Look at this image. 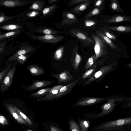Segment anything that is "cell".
<instances>
[{"instance_id":"cell-40","label":"cell","mask_w":131,"mask_h":131,"mask_svg":"<svg viewBox=\"0 0 131 131\" xmlns=\"http://www.w3.org/2000/svg\"><path fill=\"white\" fill-rule=\"evenodd\" d=\"M11 64L10 63L6 67L3 71L0 72V83H1L2 79L5 73L11 67Z\"/></svg>"},{"instance_id":"cell-8","label":"cell","mask_w":131,"mask_h":131,"mask_svg":"<svg viewBox=\"0 0 131 131\" xmlns=\"http://www.w3.org/2000/svg\"><path fill=\"white\" fill-rule=\"evenodd\" d=\"M32 37L34 39L45 42L55 43L61 41L64 36L54 35H46L39 36H33Z\"/></svg>"},{"instance_id":"cell-11","label":"cell","mask_w":131,"mask_h":131,"mask_svg":"<svg viewBox=\"0 0 131 131\" xmlns=\"http://www.w3.org/2000/svg\"><path fill=\"white\" fill-rule=\"evenodd\" d=\"M32 83L30 85L27 86L26 90L30 91L35 90L40 88H44L54 83V81L34 80H31Z\"/></svg>"},{"instance_id":"cell-14","label":"cell","mask_w":131,"mask_h":131,"mask_svg":"<svg viewBox=\"0 0 131 131\" xmlns=\"http://www.w3.org/2000/svg\"><path fill=\"white\" fill-rule=\"evenodd\" d=\"M34 48L28 45L23 46L19 50L10 57L7 60V61H11L16 60L17 58L19 56L26 54L27 53L32 51Z\"/></svg>"},{"instance_id":"cell-36","label":"cell","mask_w":131,"mask_h":131,"mask_svg":"<svg viewBox=\"0 0 131 131\" xmlns=\"http://www.w3.org/2000/svg\"><path fill=\"white\" fill-rule=\"evenodd\" d=\"M14 108L20 114L21 116L25 120V121L30 125H31L32 122L23 113L21 112L18 108L15 106H13Z\"/></svg>"},{"instance_id":"cell-24","label":"cell","mask_w":131,"mask_h":131,"mask_svg":"<svg viewBox=\"0 0 131 131\" xmlns=\"http://www.w3.org/2000/svg\"><path fill=\"white\" fill-rule=\"evenodd\" d=\"M64 50L63 46H62L58 49L55 51L53 58L55 60L60 61L62 59Z\"/></svg>"},{"instance_id":"cell-52","label":"cell","mask_w":131,"mask_h":131,"mask_svg":"<svg viewBox=\"0 0 131 131\" xmlns=\"http://www.w3.org/2000/svg\"><path fill=\"white\" fill-rule=\"evenodd\" d=\"M28 131H32L31 130H29Z\"/></svg>"},{"instance_id":"cell-42","label":"cell","mask_w":131,"mask_h":131,"mask_svg":"<svg viewBox=\"0 0 131 131\" xmlns=\"http://www.w3.org/2000/svg\"><path fill=\"white\" fill-rule=\"evenodd\" d=\"M123 107L124 108H129L131 107V99L125 100L122 103Z\"/></svg>"},{"instance_id":"cell-20","label":"cell","mask_w":131,"mask_h":131,"mask_svg":"<svg viewBox=\"0 0 131 131\" xmlns=\"http://www.w3.org/2000/svg\"><path fill=\"white\" fill-rule=\"evenodd\" d=\"M52 88L51 87L41 89L37 92L32 93L29 96L31 98H36L46 96Z\"/></svg>"},{"instance_id":"cell-15","label":"cell","mask_w":131,"mask_h":131,"mask_svg":"<svg viewBox=\"0 0 131 131\" xmlns=\"http://www.w3.org/2000/svg\"><path fill=\"white\" fill-rule=\"evenodd\" d=\"M63 19L61 22L62 25H70L77 22L78 20L73 14L65 12L63 14Z\"/></svg>"},{"instance_id":"cell-27","label":"cell","mask_w":131,"mask_h":131,"mask_svg":"<svg viewBox=\"0 0 131 131\" xmlns=\"http://www.w3.org/2000/svg\"><path fill=\"white\" fill-rule=\"evenodd\" d=\"M37 32L42 33L46 35H54L58 33L56 30L48 28L40 29H37Z\"/></svg>"},{"instance_id":"cell-51","label":"cell","mask_w":131,"mask_h":131,"mask_svg":"<svg viewBox=\"0 0 131 131\" xmlns=\"http://www.w3.org/2000/svg\"><path fill=\"white\" fill-rule=\"evenodd\" d=\"M128 113H131V111L129 112Z\"/></svg>"},{"instance_id":"cell-12","label":"cell","mask_w":131,"mask_h":131,"mask_svg":"<svg viewBox=\"0 0 131 131\" xmlns=\"http://www.w3.org/2000/svg\"><path fill=\"white\" fill-rule=\"evenodd\" d=\"M63 86V85H59L53 87L46 96L38 99V101H48L53 100L54 97L59 92L60 89Z\"/></svg>"},{"instance_id":"cell-39","label":"cell","mask_w":131,"mask_h":131,"mask_svg":"<svg viewBox=\"0 0 131 131\" xmlns=\"http://www.w3.org/2000/svg\"><path fill=\"white\" fill-rule=\"evenodd\" d=\"M95 21L90 19H86L84 21V24L86 27H89L93 26L96 24Z\"/></svg>"},{"instance_id":"cell-7","label":"cell","mask_w":131,"mask_h":131,"mask_svg":"<svg viewBox=\"0 0 131 131\" xmlns=\"http://www.w3.org/2000/svg\"><path fill=\"white\" fill-rule=\"evenodd\" d=\"M16 69V67L14 66L8 70L2 83L1 86V90L2 91L7 90L9 88L12 81Z\"/></svg>"},{"instance_id":"cell-37","label":"cell","mask_w":131,"mask_h":131,"mask_svg":"<svg viewBox=\"0 0 131 131\" xmlns=\"http://www.w3.org/2000/svg\"><path fill=\"white\" fill-rule=\"evenodd\" d=\"M100 12L99 9L95 8L93 9L91 12L87 14L84 17L85 19L87 18L93 16L98 14Z\"/></svg>"},{"instance_id":"cell-29","label":"cell","mask_w":131,"mask_h":131,"mask_svg":"<svg viewBox=\"0 0 131 131\" xmlns=\"http://www.w3.org/2000/svg\"><path fill=\"white\" fill-rule=\"evenodd\" d=\"M96 69V68H91L84 73L81 76V79L84 80L87 78H89L94 73Z\"/></svg>"},{"instance_id":"cell-38","label":"cell","mask_w":131,"mask_h":131,"mask_svg":"<svg viewBox=\"0 0 131 131\" xmlns=\"http://www.w3.org/2000/svg\"><path fill=\"white\" fill-rule=\"evenodd\" d=\"M56 7V5H54L45 8L42 11L43 15H45L51 12Z\"/></svg>"},{"instance_id":"cell-3","label":"cell","mask_w":131,"mask_h":131,"mask_svg":"<svg viewBox=\"0 0 131 131\" xmlns=\"http://www.w3.org/2000/svg\"><path fill=\"white\" fill-rule=\"evenodd\" d=\"M91 36L95 42L94 49L96 62L99 58L104 57L107 54V46L105 42L98 35L93 34Z\"/></svg>"},{"instance_id":"cell-10","label":"cell","mask_w":131,"mask_h":131,"mask_svg":"<svg viewBox=\"0 0 131 131\" xmlns=\"http://www.w3.org/2000/svg\"><path fill=\"white\" fill-rule=\"evenodd\" d=\"M50 75L56 79L58 84L66 83L68 84L73 77V75L67 70L58 74H51Z\"/></svg>"},{"instance_id":"cell-6","label":"cell","mask_w":131,"mask_h":131,"mask_svg":"<svg viewBox=\"0 0 131 131\" xmlns=\"http://www.w3.org/2000/svg\"><path fill=\"white\" fill-rule=\"evenodd\" d=\"M131 124V117L107 122L99 125L97 129H105Z\"/></svg>"},{"instance_id":"cell-1","label":"cell","mask_w":131,"mask_h":131,"mask_svg":"<svg viewBox=\"0 0 131 131\" xmlns=\"http://www.w3.org/2000/svg\"><path fill=\"white\" fill-rule=\"evenodd\" d=\"M131 99V97L118 95L108 96L106 103L100 107L102 111L95 115L96 117H99L111 113L115 106L124 101Z\"/></svg>"},{"instance_id":"cell-33","label":"cell","mask_w":131,"mask_h":131,"mask_svg":"<svg viewBox=\"0 0 131 131\" xmlns=\"http://www.w3.org/2000/svg\"><path fill=\"white\" fill-rule=\"evenodd\" d=\"M69 125L71 131H80L78 125L74 120L70 121Z\"/></svg>"},{"instance_id":"cell-31","label":"cell","mask_w":131,"mask_h":131,"mask_svg":"<svg viewBox=\"0 0 131 131\" xmlns=\"http://www.w3.org/2000/svg\"><path fill=\"white\" fill-rule=\"evenodd\" d=\"M111 6L113 10L120 13L122 12V9L116 0H114L112 1Z\"/></svg>"},{"instance_id":"cell-23","label":"cell","mask_w":131,"mask_h":131,"mask_svg":"<svg viewBox=\"0 0 131 131\" xmlns=\"http://www.w3.org/2000/svg\"><path fill=\"white\" fill-rule=\"evenodd\" d=\"M109 28L113 30L122 32H131V26H111Z\"/></svg>"},{"instance_id":"cell-30","label":"cell","mask_w":131,"mask_h":131,"mask_svg":"<svg viewBox=\"0 0 131 131\" xmlns=\"http://www.w3.org/2000/svg\"><path fill=\"white\" fill-rule=\"evenodd\" d=\"M21 27V26L20 25L14 24L5 25L1 27L2 29L10 30L19 29Z\"/></svg>"},{"instance_id":"cell-44","label":"cell","mask_w":131,"mask_h":131,"mask_svg":"<svg viewBox=\"0 0 131 131\" xmlns=\"http://www.w3.org/2000/svg\"><path fill=\"white\" fill-rule=\"evenodd\" d=\"M12 17H6L4 15L1 14L0 16V23H2L7 20L11 19Z\"/></svg>"},{"instance_id":"cell-49","label":"cell","mask_w":131,"mask_h":131,"mask_svg":"<svg viewBox=\"0 0 131 131\" xmlns=\"http://www.w3.org/2000/svg\"><path fill=\"white\" fill-rule=\"evenodd\" d=\"M125 67L128 68H131V62L125 65Z\"/></svg>"},{"instance_id":"cell-46","label":"cell","mask_w":131,"mask_h":131,"mask_svg":"<svg viewBox=\"0 0 131 131\" xmlns=\"http://www.w3.org/2000/svg\"><path fill=\"white\" fill-rule=\"evenodd\" d=\"M38 13V12L34 11L29 13L27 15L29 17H32L37 15Z\"/></svg>"},{"instance_id":"cell-4","label":"cell","mask_w":131,"mask_h":131,"mask_svg":"<svg viewBox=\"0 0 131 131\" xmlns=\"http://www.w3.org/2000/svg\"><path fill=\"white\" fill-rule=\"evenodd\" d=\"M108 96L105 97H83L79 98L74 103L77 106L92 105L106 101Z\"/></svg>"},{"instance_id":"cell-50","label":"cell","mask_w":131,"mask_h":131,"mask_svg":"<svg viewBox=\"0 0 131 131\" xmlns=\"http://www.w3.org/2000/svg\"><path fill=\"white\" fill-rule=\"evenodd\" d=\"M58 0H50L49 1V3H52L57 1Z\"/></svg>"},{"instance_id":"cell-19","label":"cell","mask_w":131,"mask_h":131,"mask_svg":"<svg viewBox=\"0 0 131 131\" xmlns=\"http://www.w3.org/2000/svg\"><path fill=\"white\" fill-rule=\"evenodd\" d=\"M6 106L10 112L18 122L22 124H26V122L13 106L8 104Z\"/></svg>"},{"instance_id":"cell-25","label":"cell","mask_w":131,"mask_h":131,"mask_svg":"<svg viewBox=\"0 0 131 131\" xmlns=\"http://www.w3.org/2000/svg\"><path fill=\"white\" fill-rule=\"evenodd\" d=\"M95 55H93L89 58L85 64L84 67L85 71L90 69L92 66L96 62Z\"/></svg>"},{"instance_id":"cell-43","label":"cell","mask_w":131,"mask_h":131,"mask_svg":"<svg viewBox=\"0 0 131 131\" xmlns=\"http://www.w3.org/2000/svg\"><path fill=\"white\" fill-rule=\"evenodd\" d=\"M90 0H73L70 2V4H75L81 3H84L90 1Z\"/></svg>"},{"instance_id":"cell-34","label":"cell","mask_w":131,"mask_h":131,"mask_svg":"<svg viewBox=\"0 0 131 131\" xmlns=\"http://www.w3.org/2000/svg\"><path fill=\"white\" fill-rule=\"evenodd\" d=\"M29 55H22L18 56L16 60L20 64H24L26 61L29 57Z\"/></svg>"},{"instance_id":"cell-26","label":"cell","mask_w":131,"mask_h":131,"mask_svg":"<svg viewBox=\"0 0 131 131\" xmlns=\"http://www.w3.org/2000/svg\"><path fill=\"white\" fill-rule=\"evenodd\" d=\"M101 29V30H99L110 39L113 40L116 39L115 35L104 27L102 28Z\"/></svg>"},{"instance_id":"cell-18","label":"cell","mask_w":131,"mask_h":131,"mask_svg":"<svg viewBox=\"0 0 131 131\" xmlns=\"http://www.w3.org/2000/svg\"><path fill=\"white\" fill-rule=\"evenodd\" d=\"M26 2L20 0H4L1 1V5L7 7H13L20 6L24 5Z\"/></svg>"},{"instance_id":"cell-35","label":"cell","mask_w":131,"mask_h":131,"mask_svg":"<svg viewBox=\"0 0 131 131\" xmlns=\"http://www.w3.org/2000/svg\"><path fill=\"white\" fill-rule=\"evenodd\" d=\"M41 2L40 1H37L33 3L30 7L31 9H34L40 10H42V5H41Z\"/></svg>"},{"instance_id":"cell-48","label":"cell","mask_w":131,"mask_h":131,"mask_svg":"<svg viewBox=\"0 0 131 131\" xmlns=\"http://www.w3.org/2000/svg\"><path fill=\"white\" fill-rule=\"evenodd\" d=\"M51 131H60L56 127L53 126L51 127Z\"/></svg>"},{"instance_id":"cell-13","label":"cell","mask_w":131,"mask_h":131,"mask_svg":"<svg viewBox=\"0 0 131 131\" xmlns=\"http://www.w3.org/2000/svg\"><path fill=\"white\" fill-rule=\"evenodd\" d=\"M81 60V57L78 52L77 48L73 49L70 59V62L76 72L78 71Z\"/></svg>"},{"instance_id":"cell-32","label":"cell","mask_w":131,"mask_h":131,"mask_svg":"<svg viewBox=\"0 0 131 131\" xmlns=\"http://www.w3.org/2000/svg\"><path fill=\"white\" fill-rule=\"evenodd\" d=\"M20 31V30H17L12 31L3 34L1 35H0V40H1L16 35Z\"/></svg>"},{"instance_id":"cell-9","label":"cell","mask_w":131,"mask_h":131,"mask_svg":"<svg viewBox=\"0 0 131 131\" xmlns=\"http://www.w3.org/2000/svg\"><path fill=\"white\" fill-rule=\"evenodd\" d=\"M80 79V78L61 88L53 100L60 98L70 93L73 88L78 83Z\"/></svg>"},{"instance_id":"cell-2","label":"cell","mask_w":131,"mask_h":131,"mask_svg":"<svg viewBox=\"0 0 131 131\" xmlns=\"http://www.w3.org/2000/svg\"><path fill=\"white\" fill-rule=\"evenodd\" d=\"M117 67L116 62H114L101 67L89 78L82 85H88L94 81H96L97 83L99 82L105 76L113 72Z\"/></svg>"},{"instance_id":"cell-47","label":"cell","mask_w":131,"mask_h":131,"mask_svg":"<svg viewBox=\"0 0 131 131\" xmlns=\"http://www.w3.org/2000/svg\"><path fill=\"white\" fill-rule=\"evenodd\" d=\"M103 1L101 0H99L97 1L95 4V6H99L102 4Z\"/></svg>"},{"instance_id":"cell-17","label":"cell","mask_w":131,"mask_h":131,"mask_svg":"<svg viewBox=\"0 0 131 131\" xmlns=\"http://www.w3.org/2000/svg\"><path fill=\"white\" fill-rule=\"evenodd\" d=\"M131 21V18L128 16L115 15L105 20L106 23H117L125 21Z\"/></svg>"},{"instance_id":"cell-5","label":"cell","mask_w":131,"mask_h":131,"mask_svg":"<svg viewBox=\"0 0 131 131\" xmlns=\"http://www.w3.org/2000/svg\"><path fill=\"white\" fill-rule=\"evenodd\" d=\"M70 32L85 45L91 46L95 44L93 39L89 36L86 33L78 29L72 28Z\"/></svg>"},{"instance_id":"cell-21","label":"cell","mask_w":131,"mask_h":131,"mask_svg":"<svg viewBox=\"0 0 131 131\" xmlns=\"http://www.w3.org/2000/svg\"><path fill=\"white\" fill-rule=\"evenodd\" d=\"M96 35L102 38L111 47L116 49V47L109 38L105 35L100 30H96L95 32Z\"/></svg>"},{"instance_id":"cell-22","label":"cell","mask_w":131,"mask_h":131,"mask_svg":"<svg viewBox=\"0 0 131 131\" xmlns=\"http://www.w3.org/2000/svg\"><path fill=\"white\" fill-rule=\"evenodd\" d=\"M91 0L90 1L84 2L75 7L72 10V13H78L84 11L88 7L90 4Z\"/></svg>"},{"instance_id":"cell-45","label":"cell","mask_w":131,"mask_h":131,"mask_svg":"<svg viewBox=\"0 0 131 131\" xmlns=\"http://www.w3.org/2000/svg\"><path fill=\"white\" fill-rule=\"evenodd\" d=\"M0 122L3 125H6L8 124L6 119L4 116H1L0 117Z\"/></svg>"},{"instance_id":"cell-16","label":"cell","mask_w":131,"mask_h":131,"mask_svg":"<svg viewBox=\"0 0 131 131\" xmlns=\"http://www.w3.org/2000/svg\"><path fill=\"white\" fill-rule=\"evenodd\" d=\"M27 68L30 72L31 74L33 75H40L43 74L45 73L44 70L42 68L36 65H28Z\"/></svg>"},{"instance_id":"cell-41","label":"cell","mask_w":131,"mask_h":131,"mask_svg":"<svg viewBox=\"0 0 131 131\" xmlns=\"http://www.w3.org/2000/svg\"><path fill=\"white\" fill-rule=\"evenodd\" d=\"M105 61V58H103L102 59L96 62L91 67L90 69L94 68H97L99 66H100L103 64Z\"/></svg>"},{"instance_id":"cell-28","label":"cell","mask_w":131,"mask_h":131,"mask_svg":"<svg viewBox=\"0 0 131 131\" xmlns=\"http://www.w3.org/2000/svg\"><path fill=\"white\" fill-rule=\"evenodd\" d=\"M79 124L82 131H87L90 122L88 121L81 120L79 121Z\"/></svg>"}]
</instances>
